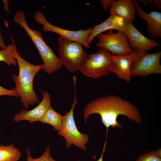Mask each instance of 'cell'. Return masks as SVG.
<instances>
[{
  "label": "cell",
  "instance_id": "13",
  "mask_svg": "<svg viewBox=\"0 0 161 161\" xmlns=\"http://www.w3.org/2000/svg\"><path fill=\"white\" fill-rule=\"evenodd\" d=\"M126 24V22L121 17L110 14L103 22L92 28L87 39L88 44L90 45L96 36L106 30L114 29L125 32Z\"/></svg>",
  "mask_w": 161,
  "mask_h": 161
},
{
  "label": "cell",
  "instance_id": "5",
  "mask_svg": "<svg viewBox=\"0 0 161 161\" xmlns=\"http://www.w3.org/2000/svg\"><path fill=\"white\" fill-rule=\"evenodd\" d=\"M112 55L109 51L103 48H100L94 53L88 54L86 61L80 72L84 76L94 79L114 73Z\"/></svg>",
  "mask_w": 161,
  "mask_h": 161
},
{
  "label": "cell",
  "instance_id": "2",
  "mask_svg": "<svg viewBox=\"0 0 161 161\" xmlns=\"http://www.w3.org/2000/svg\"><path fill=\"white\" fill-rule=\"evenodd\" d=\"M16 59L18 67V75L13 74L12 78L15 84L14 88L20 97V101L25 108L40 101L33 87L34 79L36 74L42 69L43 64L35 65L27 61L17 52Z\"/></svg>",
  "mask_w": 161,
  "mask_h": 161
},
{
  "label": "cell",
  "instance_id": "9",
  "mask_svg": "<svg viewBox=\"0 0 161 161\" xmlns=\"http://www.w3.org/2000/svg\"><path fill=\"white\" fill-rule=\"evenodd\" d=\"M33 17L37 23L43 25L42 29L43 31L55 33L59 34L60 36L69 40L78 42L87 48H90L87 43V39L92 27L77 31L65 30L49 22L46 19L43 13L40 11H36Z\"/></svg>",
  "mask_w": 161,
  "mask_h": 161
},
{
  "label": "cell",
  "instance_id": "14",
  "mask_svg": "<svg viewBox=\"0 0 161 161\" xmlns=\"http://www.w3.org/2000/svg\"><path fill=\"white\" fill-rule=\"evenodd\" d=\"M139 16L147 23V32L152 38H161V13L152 11L145 12L140 7L137 1L133 0Z\"/></svg>",
  "mask_w": 161,
  "mask_h": 161
},
{
  "label": "cell",
  "instance_id": "16",
  "mask_svg": "<svg viewBox=\"0 0 161 161\" xmlns=\"http://www.w3.org/2000/svg\"><path fill=\"white\" fill-rule=\"evenodd\" d=\"M62 119L63 116L55 111L51 106L39 121L51 125L55 131H58L62 127Z\"/></svg>",
  "mask_w": 161,
  "mask_h": 161
},
{
  "label": "cell",
  "instance_id": "25",
  "mask_svg": "<svg viewBox=\"0 0 161 161\" xmlns=\"http://www.w3.org/2000/svg\"><path fill=\"white\" fill-rule=\"evenodd\" d=\"M2 1L4 4V10L7 13H9L10 11L9 5V1L7 0H2Z\"/></svg>",
  "mask_w": 161,
  "mask_h": 161
},
{
  "label": "cell",
  "instance_id": "20",
  "mask_svg": "<svg viewBox=\"0 0 161 161\" xmlns=\"http://www.w3.org/2000/svg\"><path fill=\"white\" fill-rule=\"evenodd\" d=\"M135 161H161V158L157 157L149 151L140 156Z\"/></svg>",
  "mask_w": 161,
  "mask_h": 161
},
{
  "label": "cell",
  "instance_id": "3",
  "mask_svg": "<svg viewBox=\"0 0 161 161\" xmlns=\"http://www.w3.org/2000/svg\"><path fill=\"white\" fill-rule=\"evenodd\" d=\"M13 19L15 23L25 30L35 46L43 62V70L47 74H51L61 69L63 65L59 58L55 55L52 49L46 43L41 32L29 27L24 12L21 10L17 11Z\"/></svg>",
  "mask_w": 161,
  "mask_h": 161
},
{
  "label": "cell",
  "instance_id": "4",
  "mask_svg": "<svg viewBox=\"0 0 161 161\" xmlns=\"http://www.w3.org/2000/svg\"><path fill=\"white\" fill-rule=\"evenodd\" d=\"M58 41L59 58L63 65L71 72L80 71L88 54L83 50L82 44L60 36Z\"/></svg>",
  "mask_w": 161,
  "mask_h": 161
},
{
  "label": "cell",
  "instance_id": "21",
  "mask_svg": "<svg viewBox=\"0 0 161 161\" xmlns=\"http://www.w3.org/2000/svg\"><path fill=\"white\" fill-rule=\"evenodd\" d=\"M2 95H8L15 97H19V95L14 89L8 90L0 86V96Z\"/></svg>",
  "mask_w": 161,
  "mask_h": 161
},
{
  "label": "cell",
  "instance_id": "15",
  "mask_svg": "<svg viewBox=\"0 0 161 161\" xmlns=\"http://www.w3.org/2000/svg\"><path fill=\"white\" fill-rule=\"evenodd\" d=\"M110 14L118 16L127 22L132 23L134 20L137 11L132 0H112L109 8Z\"/></svg>",
  "mask_w": 161,
  "mask_h": 161
},
{
  "label": "cell",
  "instance_id": "26",
  "mask_svg": "<svg viewBox=\"0 0 161 161\" xmlns=\"http://www.w3.org/2000/svg\"><path fill=\"white\" fill-rule=\"evenodd\" d=\"M161 148H160L156 150L150 151L151 153L156 156L157 157L161 158Z\"/></svg>",
  "mask_w": 161,
  "mask_h": 161
},
{
  "label": "cell",
  "instance_id": "8",
  "mask_svg": "<svg viewBox=\"0 0 161 161\" xmlns=\"http://www.w3.org/2000/svg\"><path fill=\"white\" fill-rule=\"evenodd\" d=\"M98 41L96 46L109 51L112 55L133 54L134 51L129 45L126 33L117 31L114 33L112 30L106 34L101 33L97 36Z\"/></svg>",
  "mask_w": 161,
  "mask_h": 161
},
{
  "label": "cell",
  "instance_id": "19",
  "mask_svg": "<svg viewBox=\"0 0 161 161\" xmlns=\"http://www.w3.org/2000/svg\"><path fill=\"white\" fill-rule=\"evenodd\" d=\"M50 146L48 145L43 154L41 157L34 159L31 157L29 148H27L26 150L27 154V161H57L51 156L50 153Z\"/></svg>",
  "mask_w": 161,
  "mask_h": 161
},
{
  "label": "cell",
  "instance_id": "22",
  "mask_svg": "<svg viewBox=\"0 0 161 161\" xmlns=\"http://www.w3.org/2000/svg\"><path fill=\"white\" fill-rule=\"evenodd\" d=\"M112 0H100L99 1L101 4L103 9L106 11L111 6Z\"/></svg>",
  "mask_w": 161,
  "mask_h": 161
},
{
  "label": "cell",
  "instance_id": "7",
  "mask_svg": "<svg viewBox=\"0 0 161 161\" xmlns=\"http://www.w3.org/2000/svg\"><path fill=\"white\" fill-rule=\"evenodd\" d=\"M134 51L136 55L132 66L131 77H146L153 74H161V51L154 53Z\"/></svg>",
  "mask_w": 161,
  "mask_h": 161
},
{
  "label": "cell",
  "instance_id": "6",
  "mask_svg": "<svg viewBox=\"0 0 161 161\" xmlns=\"http://www.w3.org/2000/svg\"><path fill=\"white\" fill-rule=\"evenodd\" d=\"M75 97L70 110L63 116L62 126L58 133L59 135L64 138L66 146L69 148L72 145L84 150H86V144L89 138L86 134H82L78 130L74 117V109L77 103L75 90L76 84L74 83Z\"/></svg>",
  "mask_w": 161,
  "mask_h": 161
},
{
  "label": "cell",
  "instance_id": "12",
  "mask_svg": "<svg viewBox=\"0 0 161 161\" xmlns=\"http://www.w3.org/2000/svg\"><path fill=\"white\" fill-rule=\"evenodd\" d=\"M136 53L112 55L111 59L114 66V73L119 78L129 83L131 77V70Z\"/></svg>",
  "mask_w": 161,
  "mask_h": 161
},
{
  "label": "cell",
  "instance_id": "23",
  "mask_svg": "<svg viewBox=\"0 0 161 161\" xmlns=\"http://www.w3.org/2000/svg\"><path fill=\"white\" fill-rule=\"evenodd\" d=\"M6 47L5 44L4 39L2 36L0 28V47L2 49L5 48Z\"/></svg>",
  "mask_w": 161,
  "mask_h": 161
},
{
  "label": "cell",
  "instance_id": "11",
  "mask_svg": "<svg viewBox=\"0 0 161 161\" xmlns=\"http://www.w3.org/2000/svg\"><path fill=\"white\" fill-rule=\"evenodd\" d=\"M43 98L39 104L33 109L28 110H22L14 117V121L18 122L22 120L28 121L30 123L39 121L44 116L50 106L51 98L49 94L46 92L41 90Z\"/></svg>",
  "mask_w": 161,
  "mask_h": 161
},
{
  "label": "cell",
  "instance_id": "10",
  "mask_svg": "<svg viewBox=\"0 0 161 161\" xmlns=\"http://www.w3.org/2000/svg\"><path fill=\"white\" fill-rule=\"evenodd\" d=\"M125 33L129 45L134 51H147L160 46L157 41L149 39L142 34L132 23L126 22Z\"/></svg>",
  "mask_w": 161,
  "mask_h": 161
},
{
  "label": "cell",
  "instance_id": "17",
  "mask_svg": "<svg viewBox=\"0 0 161 161\" xmlns=\"http://www.w3.org/2000/svg\"><path fill=\"white\" fill-rule=\"evenodd\" d=\"M21 154V152L13 145H0V161H18Z\"/></svg>",
  "mask_w": 161,
  "mask_h": 161
},
{
  "label": "cell",
  "instance_id": "18",
  "mask_svg": "<svg viewBox=\"0 0 161 161\" xmlns=\"http://www.w3.org/2000/svg\"><path fill=\"white\" fill-rule=\"evenodd\" d=\"M17 47L14 44H10L6 47L0 50V61L5 63L8 66H16L17 62L16 55Z\"/></svg>",
  "mask_w": 161,
  "mask_h": 161
},
{
  "label": "cell",
  "instance_id": "24",
  "mask_svg": "<svg viewBox=\"0 0 161 161\" xmlns=\"http://www.w3.org/2000/svg\"><path fill=\"white\" fill-rule=\"evenodd\" d=\"M147 1L151 4L153 3L160 9L161 8V0H147Z\"/></svg>",
  "mask_w": 161,
  "mask_h": 161
},
{
  "label": "cell",
  "instance_id": "1",
  "mask_svg": "<svg viewBox=\"0 0 161 161\" xmlns=\"http://www.w3.org/2000/svg\"><path fill=\"white\" fill-rule=\"evenodd\" d=\"M94 114L100 115L106 128V139L109 127L122 129V125L117 120L119 115L125 116L139 124L141 123V117L137 107L121 97L114 95L99 97L88 103L83 110L85 123L89 116Z\"/></svg>",
  "mask_w": 161,
  "mask_h": 161
}]
</instances>
